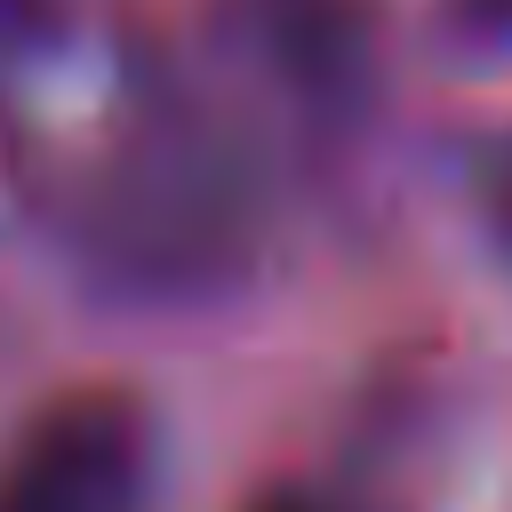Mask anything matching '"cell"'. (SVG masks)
I'll return each mask as SVG.
<instances>
[{
  "label": "cell",
  "mask_w": 512,
  "mask_h": 512,
  "mask_svg": "<svg viewBox=\"0 0 512 512\" xmlns=\"http://www.w3.org/2000/svg\"><path fill=\"white\" fill-rule=\"evenodd\" d=\"M80 256L136 304L232 296L264 256L256 144L192 88H152L72 192Z\"/></svg>",
  "instance_id": "obj_1"
},
{
  "label": "cell",
  "mask_w": 512,
  "mask_h": 512,
  "mask_svg": "<svg viewBox=\"0 0 512 512\" xmlns=\"http://www.w3.org/2000/svg\"><path fill=\"white\" fill-rule=\"evenodd\" d=\"M160 464L152 408L120 384L48 400L0 456V512H144Z\"/></svg>",
  "instance_id": "obj_3"
},
{
  "label": "cell",
  "mask_w": 512,
  "mask_h": 512,
  "mask_svg": "<svg viewBox=\"0 0 512 512\" xmlns=\"http://www.w3.org/2000/svg\"><path fill=\"white\" fill-rule=\"evenodd\" d=\"M208 40L296 144L360 136L384 96L376 0H208Z\"/></svg>",
  "instance_id": "obj_2"
},
{
  "label": "cell",
  "mask_w": 512,
  "mask_h": 512,
  "mask_svg": "<svg viewBox=\"0 0 512 512\" xmlns=\"http://www.w3.org/2000/svg\"><path fill=\"white\" fill-rule=\"evenodd\" d=\"M472 224H480V248L496 256V272L512 280V120L472 160Z\"/></svg>",
  "instance_id": "obj_4"
},
{
  "label": "cell",
  "mask_w": 512,
  "mask_h": 512,
  "mask_svg": "<svg viewBox=\"0 0 512 512\" xmlns=\"http://www.w3.org/2000/svg\"><path fill=\"white\" fill-rule=\"evenodd\" d=\"M440 32L464 56L496 64V56H512V0H440Z\"/></svg>",
  "instance_id": "obj_5"
},
{
  "label": "cell",
  "mask_w": 512,
  "mask_h": 512,
  "mask_svg": "<svg viewBox=\"0 0 512 512\" xmlns=\"http://www.w3.org/2000/svg\"><path fill=\"white\" fill-rule=\"evenodd\" d=\"M248 512H360V504H344V496H328V488H272V496H256Z\"/></svg>",
  "instance_id": "obj_6"
}]
</instances>
